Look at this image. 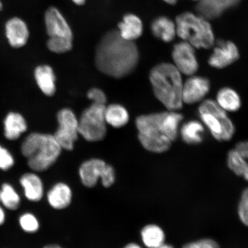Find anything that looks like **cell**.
Returning <instances> with one entry per match:
<instances>
[{
    "label": "cell",
    "mask_w": 248,
    "mask_h": 248,
    "mask_svg": "<svg viewBox=\"0 0 248 248\" xmlns=\"http://www.w3.org/2000/svg\"><path fill=\"white\" fill-rule=\"evenodd\" d=\"M58 128L54 136L62 149L72 151L79 135L78 120L73 111L64 108L57 114Z\"/></svg>",
    "instance_id": "cell-8"
},
{
    "label": "cell",
    "mask_w": 248,
    "mask_h": 248,
    "mask_svg": "<svg viewBox=\"0 0 248 248\" xmlns=\"http://www.w3.org/2000/svg\"><path fill=\"white\" fill-rule=\"evenodd\" d=\"M227 163L232 171L248 181V140L238 142L229 152Z\"/></svg>",
    "instance_id": "cell-14"
},
{
    "label": "cell",
    "mask_w": 248,
    "mask_h": 248,
    "mask_svg": "<svg viewBox=\"0 0 248 248\" xmlns=\"http://www.w3.org/2000/svg\"><path fill=\"white\" fill-rule=\"evenodd\" d=\"M14 164L13 156L10 153L0 145V169L7 170Z\"/></svg>",
    "instance_id": "cell-30"
},
{
    "label": "cell",
    "mask_w": 248,
    "mask_h": 248,
    "mask_svg": "<svg viewBox=\"0 0 248 248\" xmlns=\"http://www.w3.org/2000/svg\"><path fill=\"white\" fill-rule=\"evenodd\" d=\"M158 248H174L172 246H170V245L169 244H166L164 243L162 245V246H160V247Z\"/></svg>",
    "instance_id": "cell-38"
},
{
    "label": "cell",
    "mask_w": 248,
    "mask_h": 248,
    "mask_svg": "<svg viewBox=\"0 0 248 248\" xmlns=\"http://www.w3.org/2000/svg\"><path fill=\"white\" fill-rule=\"evenodd\" d=\"M183 248H220L219 245L214 240L204 238L185 245Z\"/></svg>",
    "instance_id": "cell-32"
},
{
    "label": "cell",
    "mask_w": 248,
    "mask_h": 248,
    "mask_svg": "<svg viewBox=\"0 0 248 248\" xmlns=\"http://www.w3.org/2000/svg\"><path fill=\"white\" fill-rule=\"evenodd\" d=\"M87 97L93 102V104L106 105L107 98L104 92L98 88L90 89L87 94Z\"/></svg>",
    "instance_id": "cell-31"
},
{
    "label": "cell",
    "mask_w": 248,
    "mask_h": 248,
    "mask_svg": "<svg viewBox=\"0 0 248 248\" xmlns=\"http://www.w3.org/2000/svg\"><path fill=\"white\" fill-rule=\"evenodd\" d=\"M0 202L6 208L14 210L19 207L20 198L11 185L4 184L0 190Z\"/></svg>",
    "instance_id": "cell-26"
},
{
    "label": "cell",
    "mask_w": 248,
    "mask_h": 248,
    "mask_svg": "<svg viewBox=\"0 0 248 248\" xmlns=\"http://www.w3.org/2000/svg\"><path fill=\"white\" fill-rule=\"evenodd\" d=\"M238 213L241 221L248 227V187L245 189L241 195Z\"/></svg>",
    "instance_id": "cell-29"
},
{
    "label": "cell",
    "mask_w": 248,
    "mask_h": 248,
    "mask_svg": "<svg viewBox=\"0 0 248 248\" xmlns=\"http://www.w3.org/2000/svg\"><path fill=\"white\" fill-rule=\"evenodd\" d=\"M110 164L104 160L93 158L83 162L79 169V175L82 184L86 187L92 188L97 185L99 179L106 174Z\"/></svg>",
    "instance_id": "cell-13"
},
{
    "label": "cell",
    "mask_w": 248,
    "mask_h": 248,
    "mask_svg": "<svg viewBox=\"0 0 248 248\" xmlns=\"http://www.w3.org/2000/svg\"><path fill=\"white\" fill-rule=\"evenodd\" d=\"M21 228L27 232H35L38 231L39 223L36 217L31 213L24 214L19 219Z\"/></svg>",
    "instance_id": "cell-28"
},
{
    "label": "cell",
    "mask_w": 248,
    "mask_h": 248,
    "mask_svg": "<svg viewBox=\"0 0 248 248\" xmlns=\"http://www.w3.org/2000/svg\"><path fill=\"white\" fill-rule=\"evenodd\" d=\"M74 4L78 6H82L85 4L87 0H71Z\"/></svg>",
    "instance_id": "cell-34"
},
{
    "label": "cell",
    "mask_w": 248,
    "mask_h": 248,
    "mask_svg": "<svg viewBox=\"0 0 248 248\" xmlns=\"http://www.w3.org/2000/svg\"><path fill=\"white\" fill-rule=\"evenodd\" d=\"M198 113L202 122L217 140L228 141L233 137L234 124L216 101L204 100L198 108Z\"/></svg>",
    "instance_id": "cell-6"
},
{
    "label": "cell",
    "mask_w": 248,
    "mask_h": 248,
    "mask_svg": "<svg viewBox=\"0 0 248 248\" xmlns=\"http://www.w3.org/2000/svg\"><path fill=\"white\" fill-rule=\"evenodd\" d=\"M196 48L187 42L181 40L173 46L172 58L173 64L182 74L194 75L199 69Z\"/></svg>",
    "instance_id": "cell-9"
},
{
    "label": "cell",
    "mask_w": 248,
    "mask_h": 248,
    "mask_svg": "<svg viewBox=\"0 0 248 248\" xmlns=\"http://www.w3.org/2000/svg\"><path fill=\"white\" fill-rule=\"evenodd\" d=\"M216 102L226 111L234 112L240 109L241 100L239 94L231 88L225 87L217 93Z\"/></svg>",
    "instance_id": "cell-23"
},
{
    "label": "cell",
    "mask_w": 248,
    "mask_h": 248,
    "mask_svg": "<svg viewBox=\"0 0 248 248\" xmlns=\"http://www.w3.org/2000/svg\"><path fill=\"white\" fill-rule=\"evenodd\" d=\"M162 1L170 5H175L179 2V0H162Z\"/></svg>",
    "instance_id": "cell-35"
},
{
    "label": "cell",
    "mask_w": 248,
    "mask_h": 248,
    "mask_svg": "<svg viewBox=\"0 0 248 248\" xmlns=\"http://www.w3.org/2000/svg\"><path fill=\"white\" fill-rule=\"evenodd\" d=\"M45 23L49 38L73 40V33L70 24L57 7L46 9Z\"/></svg>",
    "instance_id": "cell-11"
},
{
    "label": "cell",
    "mask_w": 248,
    "mask_h": 248,
    "mask_svg": "<svg viewBox=\"0 0 248 248\" xmlns=\"http://www.w3.org/2000/svg\"><path fill=\"white\" fill-rule=\"evenodd\" d=\"M141 237L142 243L148 248H158L165 241V233L157 225H148L142 229Z\"/></svg>",
    "instance_id": "cell-25"
},
{
    "label": "cell",
    "mask_w": 248,
    "mask_h": 248,
    "mask_svg": "<svg viewBox=\"0 0 248 248\" xmlns=\"http://www.w3.org/2000/svg\"><path fill=\"white\" fill-rule=\"evenodd\" d=\"M177 36L196 49L213 48L216 41L209 19L200 14L185 11L176 17Z\"/></svg>",
    "instance_id": "cell-5"
},
{
    "label": "cell",
    "mask_w": 248,
    "mask_h": 248,
    "mask_svg": "<svg viewBox=\"0 0 248 248\" xmlns=\"http://www.w3.org/2000/svg\"><path fill=\"white\" fill-rule=\"evenodd\" d=\"M21 149L30 168L37 172L50 168L57 162L62 150L54 135L40 133L28 136Z\"/></svg>",
    "instance_id": "cell-4"
},
{
    "label": "cell",
    "mask_w": 248,
    "mask_h": 248,
    "mask_svg": "<svg viewBox=\"0 0 248 248\" xmlns=\"http://www.w3.org/2000/svg\"><path fill=\"white\" fill-rule=\"evenodd\" d=\"M123 248H142L140 246H139V244L132 243L127 244L125 247H124Z\"/></svg>",
    "instance_id": "cell-36"
},
{
    "label": "cell",
    "mask_w": 248,
    "mask_h": 248,
    "mask_svg": "<svg viewBox=\"0 0 248 248\" xmlns=\"http://www.w3.org/2000/svg\"><path fill=\"white\" fill-rule=\"evenodd\" d=\"M150 80L155 97L167 110H181L184 106L182 100V74L174 64L161 63L151 70Z\"/></svg>",
    "instance_id": "cell-3"
},
{
    "label": "cell",
    "mask_w": 248,
    "mask_h": 248,
    "mask_svg": "<svg viewBox=\"0 0 248 248\" xmlns=\"http://www.w3.org/2000/svg\"><path fill=\"white\" fill-rule=\"evenodd\" d=\"M27 125L26 120L21 114L9 113L4 121L5 136L9 140H15L26 132Z\"/></svg>",
    "instance_id": "cell-22"
},
{
    "label": "cell",
    "mask_w": 248,
    "mask_h": 248,
    "mask_svg": "<svg viewBox=\"0 0 248 248\" xmlns=\"http://www.w3.org/2000/svg\"><path fill=\"white\" fill-rule=\"evenodd\" d=\"M73 40L49 38L46 46L49 50L56 54H64L73 48Z\"/></svg>",
    "instance_id": "cell-27"
},
{
    "label": "cell",
    "mask_w": 248,
    "mask_h": 248,
    "mask_svg": "<svg viewBox=\"0 0 248 248\" xmlns=\"http://www.w3.org/2000/svg\"><path fill=\"white\" fill-rule=\"evenodd\" d=\"M210 82L207 78L191 76L184 83L182 100L184 104L191 105L203 101L210 90Z\"/></svg>",
    "instance_id": "cell-12"
},
{
    "label": "cell",
    "mask_w": 248,
    "mask_h": 248,
    "mask_svg": "<svg viewBox=\"0 0 248 248\" xmlns=\"http://www.w3.org/2000/svg\"><path fill=\"white\" fill-rule=\"evenodd\" d=\"M2 3L1 1V0H0V11L2 10Z\"/></svg>",
    "instance_id": "cell-39"
},
{
    "label": "cell",
    "mask_w": 248,
    "mask_h": 248,
    "mask_svg": "<svg viewBox=\"0 0 248 248\" xmlns=\"http://www.w3.org/2000/svg\"><path fill=\"white\" fill-rule=\"evenodd\" d=\"M5 219V215L4 210L0 206V225L3 224L4 222Z\"/></svg>",
    "instance_id": "cell-33"
},
{
    "label": "cell",
    "mask_w": 248,
    "mask_h": 248,
    "mask_svg": "<svg viewBox=\"0 0 248 248\" xmlns=\"http://www.w3.org/2000/svg\"><path fill=\"white\" fill-rule=\"evenodd\" d=\"M20 182L28 200L38 202L42 199L44 195V187L38 175L34 173H25L21 176Z\"/></svg>",
    "instance_id": "cell-19"
},
{
    "label": "cell",
    "mask_w": 248,
    "mask_h": 248,
    "mask_svg": "<svg viewBox=\"0 0 248 248\" xmlns=\"http://www.w3.org/2000/svg\"><path fill=\"white\" fill-rule=\"evenodd\" d=\"M213 48V53L209 58L208 63L215 69H224L240 58V52L237 46L230 40H217Z\"/></svg>",
    "instance_id": "cell-10"
},
{
    "label": "cell",
    "mask_w": 248,
    "mask_h": 248,
    "mask_svg": "<svg viewBox=\"0 0 248 248\" xmlns=\"http://www.w3.org/2000/svg\"><path fill=\"white\" fill-rule=\"evenodd\" d=\"M191 1L200 2V1H202V0H191Z\"/></svg>",
    "instance_id": "cell-40"
},
{
    "label": "cell",
    "mask_w": 248,
    "mask_h": 248,
    "mask_svg": "<svg viewBox=\"0 0 248 248\" xmlns=\"http://www.w3.org/2000/svg\"><path fill=\"white\" fill-rule=\"evenodd\" d=\"M35 78L37 84L46 95L51 97L56 92V77L53 70L48 65L36 68Z\"/></svg>",
    "instance_id": "cell-20"
},
{
    "label": "cell",
    "mask_w": 248,
    "mask_h": 248,
    "mask_svg": "<svg viewBox=\"0 0 248 248\" xmlns=\"http://www.w3.org/2000/svg\"><path fill=\"white\" fill-rule=\"evenodd\" d=\"M139 51L135 42L121 37L116 30L105 34L96 46L95 62L101 73L114 78L128 76L137 67Z\"/></svg>",
    "instance_id": "cell-1"
},
{
    "label": "cell",
    "mask_w": 248,
    "mask_h": 248,
    "mask_svg": "<svg viewBox=\"0 0 248 248\" xmlns=\"http://www.w3.org/2000/svg\"><path fill=\"white\" fill-rule=\"evenodd\" d=\"M43 248H63L61 247L60 246H58V245L52 244V245H48V246H46Z\"/></svg>",
    "instance_id": "cell-37"
},
{
    "label": "cell",
    "mask_w": 248,
    "mask_h": 248,
    "mask_svg": "<svg viewBox=\"0 0 248 248\" xmlns=\"http://www.w3.org/2000/svg\"><path fill=\"white\" fill-rule=\"evenodd\" d=\"M72 198L73 192L70 186L63 182L55 184L47 193L49 205L57 210L66 208L71 203Z\"/></svg>",
    "instance_id": "cell-18"
},
{
    "label": "cell",
    "mask_w": 248,
    "mask_h": 248,
    "mask_svg": "<svg viewBox=\"0 0 248 248\" xmlns=\"http://www.w3.org/2000/svg\"><path fill=\"white\" fill-rule=\"evenodd\" d=\"M105 105L93 104L83 111L78 120L79 135L86 141L97 142L107 135Z\"/></svg>",
    "instance_id": "cell-7"
},
{
    "label": "cell",
    "mask_w": 248,
    "mask_h": 248,
    "mask_svg": "<svg viewBox=\"0 0 248 248\" xmlns=\"http://www.w3.org/2000/svg\"><path fill=\"white\" fill-rule=\"evenodd\" d=\"M150 29L155 38L164 43L172 42L177 36L175 21L166 16L155 18L152 21Z\"/></svg>",
    "instance_id": "cell-17"
},
{
    "label": "cell",
    "mask_w": 248,
    "mask_h": 248,
    "mask_svg": "<svg viewBox=\"0 0 248 248\" xmlns=\"http://www.w3.org/2000/svg\"><path fill=\"white\" fill-rule=\"evenodd\" d=\"M183 119L182 114L170 110L139 116L136 126L140 142L151 153H165L178 138Z\"/></svg>",
    "instance_id": "cell-2"
},
{
    "label": "cell",
    "mask_w": 248,
    "mask_h": 248,
    "mask_svg": "<svg viewBox=\"0 0 248 248\" xmlns=\"http://www.w3.org/2000/svg\"><path fill=\"white\" fill-rule=\"evenodd\" d=\"M117 30L124 39L135 42L143 34L144 24L139 16L129 13L124 15L118 23Z\"/></svg>",
    "instance_id": "cell-16"
},
{
    "label": "cell",
    "mask_w": 248,
    "mask_h": 248,
    "mask_svg": "<svg viewBox=\"0 0 248 248\" xmlns=\"http://www.w3.org/2000/svg\"><path fill=\"white\" fill-rule=\"evenodd\" d=\"M204 128L202 124L191 120L184 124L180 129L182 139L189 145H197L203 141Z\"/></svg>",
    "instance_id": "cell-21"
},
{
    "label": "cell",
    "mask_w": 248,
    "mask_h": 248,
    "mask_svg": "<svg viewBox=\"0 0 248 248\" xmlns=\"http://www.w3.org/2000/svg\"><path fill=\"white\" fill-rule=\"evenodd\" d=\"M105 117L107 124L116 128L125 126L129 120L128 111L122 105L117 104L106 106Z\"/></svg>",
    "instance_id": "cell-24"
},
{
    "label": "cell",
    "mask_w": 248,
    "mask_h": 248,
    "mask_svg": "<svg viewBox=\"0 0 248 248\" xmlns=\"http://www.w3.org/2000/svg\"><path fill=\"white\" fill-rule=\"evenodd\" d=\"M5 30L9 45L12 47H22L29 40V27L26 23L19 17H15L9 19L6 23Z\"/></svg>",
    "instance_id": "cell-15"
}]
</instances>
